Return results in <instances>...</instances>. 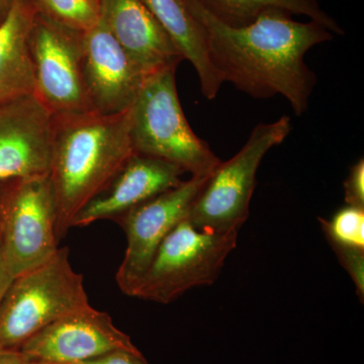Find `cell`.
Masks as SVG:
<instances>
[{
  "mask_svg": "<svg viewBox=\"0 0 364 364\" xmlns=\"http://www.w3.org/2000/svg\"><path fill=\"white\" fill-rule=\"evenodd\" d=\"M200 23L208 55L223 82L254 98L282 95L296 116L305 114L317 79L305 62L309 50L333 39L317 21L299 23L280 9L255 21L231 26L208 13L198 0H184Z\"/></svg>",
  "mask_w": 364,
  "mask_h": 364,
  "instance_id": "1",
  "label": "cell"
},
{
  "mask_svg": "<svg viewBox=\"0 0 364 364\" xmlns=\"http://www.w3.org/2000/svg\"><path fill=\"white\" fill-rule=\"evenodd\" d=\"M131 109V107H130ZM130 109L52 114L49 178L60 241L76 215L112 181L134 154Z\"/></svg>",
  "mask_w": 364,
  "mask_h": 364,
  "instance_id": "2",
  "label": "cell"
},
{
  "mask_svg": "<svg viewBox=\"0 0 364 364\" xmlns=\"http://www.w3.org/2000/svg\"><path fill=\"white\" fill-rule=\"evenodd\" d=\"M176 71L165 69L146 78L130 109L134 150L172 163L191 177L210 176L222 161L189 126L177 93Z\"/></svg>",
  "mask_w": 364,
  "mask_h": 364,
  "instance_id": "3",
  "label": "cell"
},
{
  "mask_svg": "<svg viewBox=\"0 0 364 364\" xmlns=\"http://www.w3.org/2000/svg\"><path fill=\"white\" fill-rule=\"evenodd\" d=\"M90 306L83 275L72 268L69 248L11 280L0 301V350L20 349L46 326Z\"/></svg>",
  "mask_w": 364,
  "mask_h": 364,
  "instance_id": "4",
  "label": "cell"
},
{
  "mask_svg": "<svg viewBox=\"0 0 364 364\" xmlns=\"http://www.w3.org/2000/svg\"><path fill=\"white\" fill-rule=\"evenodd\" d=\"M59 242L49 174L0 181V253L11 277L49 260Z\"/></svg>",
  "mask_w": 364,
  "mask_h": 364,
  "instance_id": "5",
  "label": "cell"
},
{
  "mask_svg": "<svg viewBox=\"0 0 364 364\" xmlns=\"http://www.w3.org/2000/svg\"><path fill=\"white\" fill-rule=\"evenodd\" d=\"M237 239L238 231L198 229L186 218L160 244L132 296L165 305L215 284Z\"/></svg>",
  "mask_w": 364,
  "mask_h": 364,
  "instance_id": "6",
  "label": "cell"
},
{
  "mask_svg": "<svg viewBox=\"0 0 364 364\" xmlns=\"http://www.w3.org/2000/svg\"><path fill=\"white\" fill-rule=\"evenodd\" d=\"M291 131V119L284 116L274 123L259 124L233 158L208 177L189 210L188 220L198 229L238 231L247 221L256 174L268 151L284 142Z\"/></svg>",
  "mask_w": 364,
  "mask_h": 364,
  "instance_id": "7",
  "label": "cell"
},
{
  "mask_svg": "<svg viewBox=\"0 0 364 364\" xmlns=\"http://www.w3.org/2000/svg\"><path fill=\"white\" fill-rule=\"evenodd\" d=\"M85 33L36 16L30 38L33 95L52 114L92 112L83 75Z\"/></svg>",
  "mask_w": 364,
  "mask_h": 364,
  "instance_id": "8",
  "label": "cell"
},
{
  "mask_svg": "<svg viewBox=\"0 0 364 364\" xmlns=\"http://www.w3.org/2000/svg\"><path fill=\"white\" fill-rule=\"evenodd\" d=\"M208 177H191L119 217L127 236L126 253L116 274L117 286L132 296L167 235L188 218Z\"/></svg>",
  "mask_w": 364,
  "mask_h": 364,
  "instance_id": "9",
  "label": "cell"
},
{
  "mask_svg": "<svg viewBox=\"0 0 364 364\" xmlns=\"http://www.w3.org/2000/svg\"><path fill=\"white\" fill-rule=\"evenodd\" d=\"M136 348L109 314L90 305L46 326L26 340L20 350L50 364H72Z\"/></svg>",
  "mask_w": 364,
  "mask_h": 364,
  "instance_id": "10",
  "label": "cell"
},
{
  "mask_svg": "<svg viewBox=\"0 0 364 364\" xmlns=\"http://www.w3.org/2000/svg\"><path fill=\"white\" fill-rule=\"evenodd\" d=\"M83 75L92 112L104 114L130 109L146 80L102 18L85 33Z\"/></svg>",
  "mask_w": 364,
  "mask_h": 364,
  "instance_id": "11",
  "label": "cell"
},
{
  "mask_svg": "<svg viewBox=\"0 0 364 364\" xmlns=\"http://www.w3.org/2000/svg\"><path fill=\"white\" fill-rule=\"evenodd\" d=\"M52 114L35 95L0 105V181L49 172Z\"/></svg>",
  "mask_w": 364,
  "mask_h": 364,
  "instance_id": "12",
  "label": "cell"
},
{
  "mask_svg": "<svg viewBox=\"0 0 364 364\" xmlns=\"http://www.w3.org/2000/svg\"><path fill=\"white\" fill-rule=\"evenodd\" d=\"M184 173L172 163L135 153L109 186L76 215L72 228L102 220L116 222L132 208L178 186Z\"/></svg>",
  "mask_w": 364,
  "mask_h": 364,
  "instance_id": "13",
  "label": "cell"
},
{
  "mask_svg": "<svg viewBox=\"0 0 364 364\" xmlns=\"http://www.w3.org/2000/svg\"><path fill=\"white\" fill-rule=\"evenodd\" d=\"M102 18L146 78L177 68L183 57L142 0H102Z\"/></svg>",
  "mask_w": 364,
  "mask_h": 364,
  "instance_id": "14",
  "label": "cell"
},
{
  "mask_svg": "<svg viewBox=\"0 0 364 364\" xmlns=\"http://www.w3.org/2000/svg\"><path fill=\"white\" fill-rule=\"evenodd\" d=\"M37 11L31 0H16L0 26V105L33 95L30 38Z\"/></svg>",
  "mask_w": 364,
  "mask_h": 364,
  "instance_id": "15",
  "label": "cell"
},
{
  "mask_svg": "<svg viewBox=\"0 0 364 364\" xmlns=\"http://www.w3.org/2000/svg\"><path fill=\"white\" fill-rule=\"evenodd\" d=\"M160 25L168 33L184 60L195 67L203 97H217L221 77L208 55L202 26L189 11L184 0H142Z\"/></svg>",
  "mask_w": 364,
  "mask_h": 364,
  "instance_id": "16",
  "label": "cell"
},
{
  "mask_svg": "<svg viewBox=\"0 0 364 364\" xmlns=\"http://www.w3.org/2000/svg\"><path fill=\"white\" fill-rule=\"evenodd\" d=\"M215 18L231 26L250 25L264 11L280 9L287 13L306 16L317 21L332 33L343 35L344 31L334 18L326 14L318 0H198Z\"/></svg>",
  "mask_w": 364,
  "mask_h": 364,
  "instance_id": "17",
  "label": "cell"
},
{
  "mask_svg": "<svg viewBox=\"0 0 364 364\" xmlns=\"http://www.w3.org/2000/svg\"><path fill=\"white\" fill-rule=\"evenodd\" d=\"M37 14L86 33L102 18V0H31Z\"/></svg>",
  "mask_w": 364,
  "mask_h": 364,
  "instance_id": "18",
  "label": "cell"
},
{
  "mask_svg": "<svg viewBox=\"0 0 364 364\" xmlns=\"http://www.w3.org/2000/svg\"><path fill=\"white\" fill-rule=\"evenodd\" d=\"M330 245L364 249V208L345 205L331 220L318 218Z\"/></svg>",
  "mask_w": 364,
  "mask_h": 364,
  "instance_id": "19",
  "label": "cell"
},
{
  "mask_svg": "<svg viewBox=\"0 0 364 364\" xmlns=\"http://www.w3.org/2000/svg\"><path fill=\"white\" fill-rule=\"evenodd\" d=\"M342 267L350 275L359 299H364V249L331 245Z\"/></svg>",
  "mask_w": 364,
  "mask_h": 364,
  "instance_id": "20",
  "label": "cell"
},
{
  "mask_svg": "<svg viewBox=\"0 0 364 364\" xmlns=\"http://www.w3.org/2000/svg\"><path fill=\"white\" fill-rule=\"evenodd\" d=\"M344 200L347 205L364 208V161L358 160L351 167L343 183Z\"/></svg>",
  "mask_w": 364,
  "mask_h": 364,
  "instance_id": "21",
  "label": "cell"
},
{
  "mask_svg": "<svg viewBox=\"0 0 364 364\" xmlns=\"http://www.w3.org/2000/svg\"><path fill=\"white\" fill-rule=\"evenodd\" d=\"M72 364H149L138 348L127 350H117L105 354L100 358L90 360L79 361Z\"/></svg>",
  "mask_w": 364,
  "mask_h": 364,
  "instance_id": "22",
  "label": "cell"
},
{
  "mask_svg": "<svg viewBox=\"0 0 364 364\" xmlns=\"http://www.w3.org/2000/svg\"><path fill=\"white\" fill-rule=\"evenodd\" d=\"M0 364H50L23 353L20 349L0 350Z\"/></svg>",
  "mask_w": 364,
  "mask_h": 364,
  "instance_id": "23",
  "label": "cell"
},
{
  "mask_svg": "<svg viewBox=\"0 0 364 364\" xmlns=\"http://www.w3.org/2000/svg\"><path fill=\"white\" fill-rule=\"evenodd\" d=\"M13 279L11 275L7 272L4 260H2L1 253H0V301H1L2 298H4L7 287L11 284V280Z\"/></svg>",
  "mask_w": 364,
  "mask_h": 364,
  "instance_id": "24",
  "label": "cell"
},
{
  "mask_svg": "<svg viewBox=\"0 0 364 364\" xmlns=\"http://www.w3.org/2000/svg\"><path fill=\"white\" fill-rule=\"evenodd\" d=\"M16 0H0V26L6 21Z\"/></svg>",
  "mask_w": 364,
  "mask_h": 364,
  "instance_id": "25",
  "label": "cell"
}]
</instances>
